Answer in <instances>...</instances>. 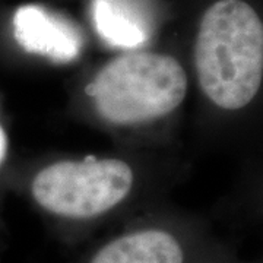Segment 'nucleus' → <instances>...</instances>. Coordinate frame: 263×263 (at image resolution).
Instances as JSON below:
<instances>
[{"label": "nucleus", "instance_id": "f257e3e1", "mask_svg": "<svg viewBox=\"0 0 263 263\" xmlns=\"http://www.w3.org/2000/svg\"><path fill=\"white\" fill-rule=\"evenodd\" d=\"M197 79L221 108L238 110L257 94L263 76V25L243 0H218L203 13L195 46Z\"/></svg>", "mask_w": 263, "mask_h": 263}, {"label": "nucleus", "instance_id": "f03ea898", "mask_svg": "<svg viewBox=\"0 0 263 263\" xmlns=\"http://www.w3.org/2000/svg\"><path fill=\"white\" fill-rule=\"evenodd\" d=\"M85 91L103 119L136 124L174 111L186 97L187 78L168 54L133 53L104 66Z\"/></svg>", "mask_w": 263, "mask_h": 263}, {"label": "nucleus", "instance_id": "7ed1b4c3", "mask_svg": "<svg viewBox=\"0 0 263 263\" xmlns=\"http://www.w3.org/2000/svg\"><path fill=\"white\" fill-rule=\"evenodd\" d=\"M130 167L120 160L60 161L41 170L32 196L46 211L66 218H92L110 211L129 195Z\"/></svg>", "mask_w": 263, "mask_h": 263}, {"label": "nucleus", "instance_id": "20e7f679", "mask_svg": "<svg viewBox=\"0 0 263 263\" xmlns=\"http://www.w3.org/2000/svg\"><path fill=\"white\" fill-rule=\"evenodd\" d=\"M13 34L24 50L48 57L56 63L75 60L84 46L79 29L69 19L35 5L16 10Z\"/></svg>", "mask_w": 263, "mask_h": 263}, {"label": "nucleus", "instance_id": "39448f33", "mask_svg": "<svg viewBox=\"0 0 263 263\" xmlns=\"http://www.w3.org/2000/svg\"><path fill=\"white\" fill-rule=\"evenodd\" d=\"M92 18L97 32L114 47H139L152 32L141 0H92Z\"/></svg>", "mask_w": 263, "mask_h": 263}, {"label": "nucleus", "instance_id": "423d86ee", "mask_svg": "<svg viewBox=\"0 0 263 263\" xmlns=\"http://www.w3.org/2000/svg\"><path fill=\"white\" fill-rule=\"evenodd\" d=\"M91 263H184L179 240L162 230H142L124 234L92 257Z\"/></svg>", "mask_w": 263, "mask_h": 263}, {"label": "nucleus", "instance_id": "0eeeda50", "mask_svg": "<svg viewBox=\"0 0 263 263\" xmlns=\"http://www.w3.org/2000/svg\"><path fill=\"white\" fill-rule=\"evenodd\" d=\"M6 146H8L6 136H5V132L2 130V127H0V164H2V161L6 155Z\"/></svg>", "mask_w": 263, "mask_h": 263}]
</instances>
